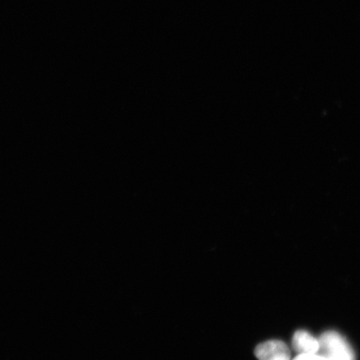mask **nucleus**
<instances>
[{
	"mask_svg": "<svg viewBox=\"0 0 360 360\" xmlns=\"http://www.w3.org/2000/svg\"><path fill=\"white\" fill-rule=\"evenodd\" d=\"M319 352L328 360H355L354 351L343 335L327 331L319 338Z\"/></svg>",
	"mask_w": 360,
	"mask_h": 360,
	"instance_id": "nucleus-1",
	"label": "nucleus"
},
{
	"mask_svg": "<svg viewBox=\"0 0 360 360\" xmlns=\"http://www.w3.org/2000/svg\"><path fill=\"white\" fill-rule=\"evenodd\" d=\"M255 355L259 360H291L289 347L281 340H269L259 345Z\"/></svg>",
	"mask_w": 360,
	"mask_h": 360,
	"instance_id": "nucleus-2",
	"label": "nucleus"
},
{
	"mask_svg": "<svg viewBox=\"0 0 360 360\" xmlns=\"http://www.w3.org/2000/svg\"><path fill=\"white\" fill-rule=\"evenodd\" d=\"M292 343V347L299 354L319 353L321 348L319 339L306 330L295 332Z\"/></svg>",
	"mask_w": 360,
	"mask_h": 360,
	"instance_id": "nucleus-3",
	"label": "nucleus"
},
{
	"mask_svg": "<svg viewBox=\"0 0 360 360\" xmlns=\"http://www.w3.org/2000/svg\"><path fill=\"white\" fill-rule=\"evenodd\" d=\"M292 360H328L321 354H301Z\"/></svg>",
	"mask_w": 360,
	"mask_h": 360,
	"instance_id": "nucleus-4",
	"label": "nucleus"
}]
</instances>
